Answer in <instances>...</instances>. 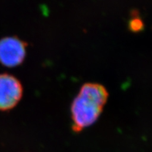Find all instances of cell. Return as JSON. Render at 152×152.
Segmentation results:
<instances>
[{"mask_svg": "<svg viewBox=\"0 0 152 152\" xmlns=\"http://www.w3.org/2000/svg\"><path fill=\"white\" fill-rule=\"evenodd\" d=\"M109 93L103 85L86 83L71 106L73 130L79 132L96 122L107 102Z\"/></svg>", "mask_w": 152, "mask_h": 152, "instance_id": "6da1fadb", "label": "cell"}, {"mask_svg": "<svg viewBox=\"0 0 152 152\" xmlns=\"http://www.w3.org/2000/svg\"><path fill=\"white\" fill-rule=\"evenodd\" d=\"M27 43L16 36L0 39V63L8 68L21 64L26 55Z\"/></svg>", "mask_w": 152, "mask_h": 152, "instance_id": "7a4b0ae2", "label": "cell"}, {"mask_svg": "<svg viewBox=\"0 0 152 152\" xmlns=\"http://www.w3.org/2000/svg\"><path fill=\"white\" fill-rule=\"evenodd\" d=\"M23 87L20 82L9 73L0 74V111H10L21 99Z\"/></svg>", "mask_w": 152, "mask_h": 152, "instance_id": "3957f363", "label": "cell"}, {"mask_svg": "<svg viewBox=\"0 0 152 152\" xmlns=\"http://www.w3.org/2000/svg\"><path fill=\"white\" fill-rule=\"evenodd\" d=\"M129 28L130 30H132L134 33L140 32L144 28V23L142 21V20L137 16L134 17L132 20L130 21L129 23Z\"/></svg>", "mask_w": 152, "mask_h": 152, "instance_id": "277c9868", "label": "cell"}]
</instances>
